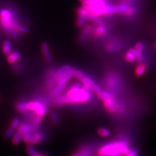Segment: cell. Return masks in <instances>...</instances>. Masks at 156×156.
<instances>
[{
    "instance_id": "cell-19",
    "label": "cell",
    "mask_w": 156,
    "mask_h": 156,
    "mask_svg": "<svg viewBox=\"0 0 156 156\" xmlns=\"http://www.w3.org/2000/svg\"><path fill=\"white\" fill-rule=\"evenodd\" d=\"M98 97L99 99L101 100H114V96L111 94L108 91H101L99 94H98Z\"/></svg>"
},
{
    "instance_id": "cell-9",
    "label": "cell",
    "mask_w": 156,
    "mask_h": 156,
    "mask_svg": "<svg viewBox=\"0 0 156 156\" xmlns=\"http://www.w3.org/2000/svg\"><path fill=\"white\" fill-rule=\"evenodd\" d=\"M19 133H20L22 135L27 133H32L33 132V127L32 125L29 124L26 122L20 123L19 127L18 128V130Z\"/></svg>"
},
{
    "instance_id": "cell-29",
    "label": "cell",
    "mask_w": 156,
    "mask_h": 156,
    "mask_svg": "<svg viewBox=\"0 0 156 156\" xmlns=\"http://www.w3.org/2000/svg\"><path fill=\"white\" fill-rule=\"evenodd\" d=\"M117 11H118V13H126L127 11H128L129 9V7L126 4H121L119 5L116 6Z\"/></svg>"
},
{
    "instance_id": "cell-4",
    "label": "cell",
    "mask_w": 156,
    "mask_h": 156,
    "mask_svg": "<svg viewBox=\"0 0 156 156\" xmlns=\"http://www.w3.org/2000/svg\"><path fill=\"white\" fill-rule=\"evenodd\" d=\"M107 5L105 0H90L87 3L83 4V7H85L88 11L98 17L105 15Z\"/></svg>"
},
{
    "instance_id": "cell-43",
    "label": "cell",
    "mask_w": 156,
    "mask_h": 156,
    "mask_svg": "<svg viewBox=\"0 0 156 156\" xmlns=\"http://www.w3.org/2000/svg\"><path fill=\"white\" fill-rule=\"evenodd\" d=\"M154 48H155V50H156V43H155V44H154Z\"/></svg>"
},
{
    "instance_id": "cell-41",
    "label": "cell",
    "mask_w": 156,
    "mask_h": 156,
    "mask_svg": "<svg viewBox=\"0 0 156 156\" xmlns=\"http://www.w3.org/2000/svg\"><path fill=\"white\" fill-rule=\"evenodd\" d=\"M126 156H137L138 155V150L137 149H133L132 150H129L127 153Z\"/></svg>"
},
{
    "instance_id": "cell-40",
    "label": "cell",
    "mask_w": 156,
    "mask_h": 156,
    "mask_svg": "<svg viewBox=\"0 0 156 156\" xmlns=\"http://www.w3.org/2000/svg\"><path fill=\"white\" fill-rule=\"evenodd\" d=\"M135 49L136 51H138L139 52L141 53V52H143L144 51V46L143 43L138 42V43L136 44V45L135 46Z\"/></svg>"
},
{
    "instance_id": "cell-28",
    "label": "cell",
    "mask_w": 156,
    "mask_h": 156,
    "mask_svg": "<svg viewBox=\"0 0 156 156\" xmlns=\"http://www.w3.org/2000/svg\"><path fill=\"white\" fill-rule=\"evenodd\" d=\"M98 133L100 136H104V137H108L110 136L111 132L110 131L105 128H101L98 130Z\"/></svg>"
},
{
    "instance_id": "cell-2",
    "label": "cell",
    "mask_w": 156,
    "mask_h": 156,
    "mask_svg": "<svg viewBox=\"0 0 156 156\" xmlns=\"http://www.w3.org/2000/svg\"><path fill=\"white\" fill-rule=\"evenodd\" d=\"M128 151V146L126 143L114 142L102 146L98 151V154L100 155L119 156L122 154L126 155Z\"/></svg>"
},
{
    "instance_id": "cell-18",
    "label": "cell",
    "mask_w": 156,
    "mask_h": 156,
    "mask_svg": "<svg viewBox=\"0 0 156 156\" xmlns=\"http://www.w3.org/2000/svg\"><path fill=\"white\" fill-rule=\"evenodd\" d=\"M66 86V84H58L54 89H53L52 93H51V96L52 97L54 98H57L58 95L60 94L61 92L65 89V88Z\"/></svg>"
},
{
    "instance_id": "cell-26",
    "label": "cell",
    "mask_w": 156,
    "mask_h": 156,
    "mask_svg": "<svg viewBox=\"0 0 156 156\" xmlns=\"http://www.w3.org/2000/svg\"><path fill=\"white\" fill-rule=\"evenodd\" d=\"M42 117L40 116H36V118L33 121V123L32 124V127H33V131H36L38 127L40 126L41 124V122H42Z\"/></svg>"
},
{
    "instance_id": "cell-13",
    "label": "cell",
    "mask_w": 156,
    "mask_h": 156,
    "mask_svg": "<svg viewBox=\"0 0 156 156\" xmlns=\"http://www.w3.org/2000/svg\"><path fill=\"white\" fill-rule=\"evenodd\" d=\"M82 87H83V86H82V84L81 83H77L73 85L69 89V90L68 91L66 96H72L75 95L81 89Z\"/></svg>"
},
{
    "instance_id": "cell-8",
    "label": "cell",
    "mask_w": 156,
    "mask_h": 156,
    "mask_svg": "<svg viewBox=\"0 0 156 156\" xmlns=\"http://www.w3.org/2000/svg\"><path fill=\"white\" fill-rule=\"evenodd\" d=\"M41 48H42L43 55H44V58H45L46 61L47 62H51L53 60V58H52L50 48H49V45L48 44V43L43 42L42 44Z\"/></svg>"
},
{
    "instance_id": "cell-34",
    "label": "cell",
    "mask_w": 156,
    "mask_h": 156,
    "mask_svg": "<svg viewBox=\"0 0 156 156\" xmlns=\"http://www.w3.org/2000/svg\"><path fill=\"white\" fill-rule=\"evenodd\" d=\"M51 117V120L53 124L54 125H58V123H59V119H58V116L57 113L56 112H52L50 115Z\"/></svg>"
},
{
    "instance_id": "cell-39",
    "label": "cell",
    "mask_w": 156,
    "mask_h": 156,
    "mask_svg": "<svg viewBox=\"0 0 156 156\" xmlns=\"http://www.w3.org/2000/svg\"><path fill=\"white\" fill-rule=\"evenodd\" d=\"M32 134H33V133H27L23 135H22V140L24 141V142L28 144L29 141H30V140H31Z\"/></svg>"
},
{
    "instance_id": "cell-22",
    "label": "cell",
    "mask_w": 156,
    "mask_h": 156,
    "mask_svg": "<svg viewBox=\"0 0 156 156\" xmlns=\"http://www.w3.org/2000/svg\"><path fill=\"white\" fill-rule=\"evenodd\" d=\"M22 140V135L19 133L18 131L14 134L12 137V143L14 145H18L20 143L21 140Z\"/></svg>"
},
{
    "instance_id": "cell-27",
    "label": "cell",
    "mask_w": 156,
    "mask_h": 156,
    "mask_svg": "<svg viewBox=\"0 0 156 156\" xmlns=\"http://www.w3.org/2000/svg\"><path fill=\"white\" fill-rule=\"evenodd\" d=\"M86 22H87V18H85V16L78 15L77 20H76V23L78 27H84L86 23Z\"/></svg>"
},
{
    "instance_id": "cell-7",
    "label": "cell",
    "mask_w": 156,
    "mask_h": 156,
    "mask_svg": "<svg viewBox=\"0 0 156 156\" xmlns=\"http://www.w3.org/2000/svg\"><path fill=\"white\" fill-rule=\"evenodd\" d=\"M7 26H9L10 27L12 28L14 30L16 31L17 32H18L19 33H22V34H26L27 33H28L29 31V29L27 27L22 26V25H20L18 23L15 22L14 20L11 21L8 24Z\"/></svg>"
},
{
    "instance_id": "cell-14",
    "label": "cell",
    "mask_w": 156,
    "mask_h": 156,
    "mask_svg": "<svg viewBox=\"0 0 156 156\" xmlns=\"http://www.w3.org/2000/svg\"><path fill=\"white\" fill-rule=\"evenodd\" d=\"M72 69V66L70 65H66L62 66L61 68L58 69L55 74V77L56 79H58V78L61 77V76H62L63 75H65L66 72H68L69 70H70Z\"/></svg>"
},
{
    "instance_id": "cell-24",
    "label": "cell",
    "mask_w": 156,
    "mask_h": 156,
    "mask_svg": "<svg viewBox=\"0 0 156 156\" xmlns=\"http://www.w3.org/2000/svg\"><path fill=\"white\" fill-rule=\"evenodd\" d=\"M118 13V11H117V8L116 6H114V5H107L106 7V9H105V15H111V14H115Z\"/></svg>"
},
{
    "instance_id": "cell-15",
    "label": "cell",
    "mask_w": 156,
    "mask_h": 156,
    "mask_svg": "<svg viewBox=\"0 0 156 156\" xmlns=\"http://www.w3.org/2000/svg\"><path fill=\"white\" fill-rule=\"evenodd\" d=\"M42 135L39 132H35L32 134L30 141L27 144L28 146H33L42 140Z\"/></svg>"
},
{
    "instance_id": "cell-33",
    "label": "cell",
    "mask_w": 156,
    "mask_h": 156,
    "mask_svg": "<svg viewBox=\"0 0 156 156\" xmlns=\"http://www.w3.org/2000/svg\"><path fill=\"white\" fill-rule=\"evenodd\" d=\"M20 124V119L18 118H14L12 120L11 126H10L9 128H11L12 129L16 130L18 129Z\"/></svg>"
},
{
    "instance_id": "cell-36",
    "label": "cell",
    "mask_w": 156,
    "mask_h": 156,
    "mask_svg": "<svg viewBox=\"0 0 156 156\" xmlns=\"http://www.w3.org/2000/svg\"><path fill=\"white\" fill-rule=\"evenodd\" d=\"M15 133H16V130L12 129H11V128H9L7 129L6 132L5 133V135H4L5 138L7 139H11V138L12 137V136L14 135V134Z\"/></svg>"
},
{
    "instance_id": "cell-45",
    "label": "cell",
    "mask_w": 156,
    "mask_h": 156,
    "mask_svg": "<svg viewBox=\"0 0 156 156\" xmlns=\"http://www.w3.org/2000/svg\"><path fill=\"white\" fill-rule=\"evenodd\" d=\"M0 102H1V98H0Z\"/></svg>"
},
{
    "instance_id": "cell-20",
    "label": "cell",
    "mask_w": 156,
    "mask_h": 156,
    "mask_svg": "<svg viewBox=\"0 0 156 156\" xmlns=\"http://www.w3.org/2000/svg\"><path fill=\"white\" fill-rule=\"evenodd\" d=\"M26 152L29 156H44L42 154L38 152L33 146H27Z\"/></svg>"
},
{
    "instance_id": "cell-37",
    "label": "cell",
    "mask_w": 156,
    "mask_h": 156,
    "mask_svg": "<svg viewBox=\"0 0 156 156\" xmlns=\"http://www.w3.org/2000/svg\"><path fill=\"white\" fill-rule=\"evenodd\" d=\"M90 90L92 92H94V94H96L97 95L99 94L102 91L101 87L99 85H98L97 84H95V83L92 85V87L90 88Z\"/></svg>"
},
{
    "instance_id": "cell-38",
    "label": "cell",
    "mask_w": 156,
    "mask_h": 156,
    "mask_svg": "<svg viewBox=\"0 0 156 156\" xmlns=\"http://www.w3.org/2000/svg\"><path fill=\"white\" fill-rule=\"evenodd\" d=\"M90 154L88 150H81L80 152H77L73 154L70 156H89Z\"/></svg>"
},
{
    "instance_id": "cell-12",
    "label": "cell",
    "mask_w": 156,
    "mask_h": 156,
    "mask_svg": "<svg viewBox=\"0 0 156 156\" xmlns=\"http://www.w3.org/2000/svg\"><path fill=\"white\" fill-rule=\"evenodd\" d=\"M1 26H2V28L8 34H9L10 35H11L13 38H16V39L20 38L21 34L14 30V29H13L12 28L10 27L7 25H4V24H1Z\"/></svg>"
},
{
    "instance_id": "cell-3",
    "label": "cell",
    "mask_w": 156,
    "mask_h": 156,
    "mask_svg": "<svg viewBox=\"0 0 156 156\" xmlns=\"http://www.w3.org/2000/svg\"><path fill=\"white\" fill-rule=\"evenodd\" d=\"M16 109L20 112L26 111H31L36 114V116H40L43 118L47 112L46 107L40 101H31L26 103H21L16 105Z\"/></svg>"
},
{
    "instance_id": "cell-5",
    "label": "cell",
    "mask_w": 156,
    "mask_h": 156,
    "mask_svg": "<svg viewBox=\"0 0 156 156\" xmlns=\"http://www.w3.org/2000/svg\"><path fill=\"white\" fill-rule=\"evenodd\" d=\"M0 23L4 25H7L10 22L14 20L11 12L5 9L0 11Z\"/></svg>"
},
{
    "instance_id": "cell-44",
    "label": "cell",
    "mask_w": 156,
    "mask_h": 156,
    "mask_svg": "<svg viewBox=\"0 0 156 156\" xmlns=\"http://www.w3.org/2000/svg\"><path fill=\"white\" fill-rule=\"evenodd\" d=\"M100 156H109V155H100Z\"/></svg>"
},
{
    "instance_id": "cell-11",
    "label": "cell",
    "mask_w": 156,
    "mask_h": 156,
    "mask_svg": "<svg viewBox=\"0 0 156 156\" xmlns=\"http://www.w3.org/2000/svg\"><path fill=\"white\" fill-rule=\"evenodd\" d=\"M85 18H87V20H89L90 21H92L94 22L95 23L98 24V25H104L105 22L103 20L101 19L100 17L96 16L95 15H94L93 14H92L91 12H90L89 11H87L85 15Z\"/></svg>"
},
{
    "instance_id": "cell-16",
    "label": "cell",
    "mask_w": 156,
    "mask_h": 156,
    "mask_svg": "<svg viewBox=\"0 0 156 156\" xmlns=\"http://www.w3.org/2000/svg\"><path fill=\"white\" fill-rule=\"evenodd\" d=\"M3 51L6 55H9L12 53V44L11 42L7 40L3 44Z\"/></svg>"
},
{
    "instance_id": "cell-10",
    "label": "cell",
    "mask_w": 156,
    "mask_h": 156,
    "mask_svg": "<svg viewBox=\"0 0 156 156\" xmlns=\"http://www.w3.org/2000/svg\"><path fill=\"white\" fill-rule=\"evenodd\" d=\"M104 105L105 108L111 113H113V112L118 110L119 105H117L114 100H105L104 102Z\"/></svg>"
},
{
    "instance_id": "cell-42",
    "label": "cell",
    "mask_w": 156,
    "mask_h": 156,
    "mask_svg": "<svg viewBox=\"0 0 156 156\" xmlns=\"http://www.w3.org/2000/svg\"><path fill=\"white\" fill-rule=\"evenodd\" d=\"M79 1H80V2L82 3V5H83V4H85V3H87L88 2L90 1V0H79Z\"/></svg>"
},
{
    "instance_id": "cell-32",
    "label": "cell",
    "mask_w": 156,
    "mask_h": 156,
    "mask_svg": "<svg viewBox=\"0 0 156 156\" xmlns=\"http://www.w3.org/2000/svg\"><path fill=\"white\" fill-rule=\"evenodd\" d=\"M129 51L133 53L135 57V61H142L143 60V55L141 54V53L139 52L138 51H136L135 48L133 49H130Z\"/></svg>"
},
{
    "instance_id": "cell-31",
    "label": "cell",
    "mask_w": 156,
    "mask_h": 156,
    "mask_svg": "<svg viewBox=\"0 0 156 156\" xmlns=\"http://www.w3.org/2000/svg\"><path fill=\"white\" fill-rule=\"evenodd\" d=\"M90 31V27L89 26H86L84 27L83 30L81 34V37H80V40L81 41H85L87 38L88 35H89V33Z\"/></svg>"
},
{
    "instance_id": "cell-6",
    "label": "cell",
    "mask_w": 156,
    "mask_h": 156,
    "mask_svg": "<svg viewBox=\"0 0 156 156\" xmlns=\"http://www.w3.org/2000/svg\"><path fill=\"white\" fill-rule=\"evenodd\" d=\"M76 69L72 68L70 70L66 72L65 75H63L61 77L57 79V83L58 84H66V83L69 81L73 77H74L75 72Z\"/></svg>"
},
{
    "instance_id": "cell-25",
    "label": "cell",
    "mask_w": 156,
    "mask_h": 156,
    "mask_svg": "<svg viewBox=\"0 0 156 156\" xmlns=\"http://www.w3.org/2000/svg\"><path fill=\"white\" fill-rule=\"evenodd\" d=\"M106 33V28L104 25H98L95 29V33L98 36H103Z\"/></svg>"
},
{
    "instance_id": "cell-21",
    "label": "cell",
    "mask_w": 156,
    "mask_h": 156,
    "mask_svg": "<svg viewBox=\"0 0 156 156\" xmlns=\"http://www.w3.org/2000/svg\"><path fill=\"white\" fill-rule=\"evenodd\" d=\"M146 71V65L143 64V63H140V64L136 68L135 74L137 76H140L143 75Z\"/></svg>"
},
{
    "instance_id": "cell-17",
    "label": "cell",
    "mask_w": 156,
    "mask_h": 156,
    "mask_svg": "<svg viewBox=\"0 0 156 156\" xmlns=\"http://www.w3.org/2000/svg\"><path fill=\"white\" fill-rule=\"evenodd\" d=\"M20 57L21 53L19 51H13L9 55H8L7 60L10 63H14L17 62Z\"/></svg>"
},
{
    "instance_id": "cell-35",
    "label": "cell",
    "mask_w": 156,
    "mask_h": 156,
    "mask_svg": "<svg viewBox=\"0 0 156 156\" xmlns=\"http://www.w3.org/2000/svg\"><path fill=\"white\" fill-rule=\"evenodd\" d=\"M125 58H126V60L129 62H133L135 61V57L134 55L129 50L126 53Z\"/></svg>"
},
{
    "instance_id": "cell-1",
    "label": "cell",
    "mask_w": 156,
    "mask_h": 156,
    "mask_svg": "<svg viewBox=\"0 0 156 156\" xmlns=\"http://www.w3.org/2000/svg\"><path fill=\"white\" fill-rule=\"evenodd\" d=\"M92 98V94L90 89L83 86L81 89L77 94L72 96H67L66 94L58 96L55 100L58 105H65L77 103H84L90 100Z\"/></svg>"
},
{
    "instance_id": "cell-23",
    "label": "cell",
    "mask_w": 156,
    "mask_h": 156,
    "mask_svg": "<svg viewBox=\"0 0 156 156\" xmlns=\"http://www.w3.org/2000/svg\"><path fill=\"white\" fill-rule=\"evenodd\" d=\"M82 83L85 87L87 88V89H90V88L92 87V85L94 84V82L91 78L86 76L85 79L82 81Z\"/></svg>"
},
{
    "instance_id": "cell-30",
    "label": "cell",
    "mask_w": 156,
    "mask_h": 156,
    "mask_svg": "<svg viewBox=\"0 0 156 156\" xmlns=\"http://www.w3.org/2000/svg\"><path fill=\"white\" fill-rule=\"evenodd\" d=\"M74 76L76 77V79H77L78 81H81V82H82V81L83 80L85 79V78L86 75L85 74V73H83L82 71L76 70V72H75Z\"/></svg>"
}]
</instances>
